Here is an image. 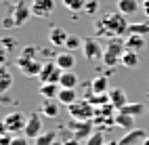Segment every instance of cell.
<instances>
[{"label":"cell","mask_w":149,"mask_h":145,"mask_svg":"<svg viewBox=\"0 0 149 145\" xmlns=\"http://www.w3.org/2000/svg\"><path fill=\"white\" fill-rule=\"evenodd\" d=\"M128 27L130 23L126 21V17L122 13H109V15H103L97 19L95 23V36L101 38V36H107V38H118V36H124L128 34Z\"/></svg>","instance_id":"obj_1"},{"label":"cell","mask_w":149,"mask_h":145,"mask_svg":"<svg viewBox=\"0 0 149 145\" xmlns=\"http://www.w3.org/2000/svg\"><path fill=\"white\" fill-rule=\"evenodd\" d=\"M32 17V11H29V4H25L23 0H17L13 2L11 11L6 13V17L2 19V27L4 30H13V27H21L27 19Z\"/></svg>","instance_id":"obj_2"},{"label":"cell","mask_w":149,"mask_h":145,"mask_svg":"<svg viewBox=\"0 0 149 145\" xmlns=\"http://www.w3.org/2000/svg\"><path fill=\"white\" fill-rule=\"evenodd\" d=\"M67 114H69V118L72 120H95V114H97V107L88 101V99H78L76 103H72L67 107Z\"/></svg>","instance_id":"obj_3"},{"label":"cell","mask_w":149,"mask_h":145,"mask_svg":"<svg viewBox=\"0 0 149 145\" xmlns=\"http://www.w3.org/2000/svg\"><path fill=\"white\" fill-rule=\"evenodd\" d=\"M126 53V46L120 40H111L107 44L105 53H103V63L105 67H116L118 63H122V55Z\"/></svg>","instance_id":"obj_4"},{"label":"cell","mask_w":149,"mask_h":145,"mask_svg":"<svg viewBox=\"0 0 149 145\" xmlns=\"http://www.w3.org/2000/svg\"><path fill=\"white\" fill-rule=\"evenodd\" d=\"M15 63L21 70V74H25V76H40L42 65H44V63H40L38 57H27V55H19Z\"/></svg>","instance_id":"obj_5"},{"label":"cell","mask_w":149,"mask_h":145,"mask_svg":"<svg viewBox=\"0 0 149 145\" xmlns=\"http://www.w3.org/2000/svg\"><path fill=\"white\" fill-rule=\"evenodd\" d=\"M61 76H63V72L57 67L55 59H51V61H44L42 72H40V76H38V78H40L42 84H59Z\"/></svg>","instance_id":"obj_6"},{"label":"cell","mask_w":149,"mask_h":145,"mask_svg":"<svg viewBox=\"0 0 149 145\" xmlns=\"http://www.w3.org/2000/svg\"><path fill=\"white\" fill-rule=\"evenodd\" d=\"M2 120H4V126L11 135H21V130H25V124H27V118L21 112H11Z\"/></svg>","instance_id":"obj_7"},{"label":"cell","mask_w":149,"mask_h":145,"mask_svg":"<svg viewBox=\"0 0 149 145\" xmlns=\"http://www.w3.org/2000/svg\"><path fill=\"white\" fill-rule=\"evenodd\" d=\"M29 11H32V17L48 19L55 11V0H32L29 2Z\"/></svg>","instance_id":"obj_8"},{"label":"cell","mask_w":149,"mask_h":145,"mask_svg":"<svg viewBox=\"0 0 149 145\" xmlns=\"http://www.w3.org/2000/svg\"><path fill=\"white\" fill-rule=\"evenodd\" d=\"M82 53L88 61H99V59H103V46L99 44L97 38H84V42H82Z\"/></svg>","instance_id":"obj_9"},{"label":"cell","mask_w":149,"mask_h":145,"mask_svg":"<svg viewBox=\"0 0 149 145\" xmlns=\"http://www.w3.org/2000/svg\"><path fill=\"white\" fill-rule=\"evenodd\" d=\"M69 126H72V130H74V139H78V141H86L95 132L93 130V126H95L93 120L82 122V120H72V118H69Z\"/></svg>","instance_id":"obj_10"},{"label":"cell","mask_w":149,"mask_h":145,"mask_svg":"<svg viewBox=\"0 0 149 145\" xmlns=\"http://www.w3.org/2000/svg\"><path fill=\"white\" fill-rule=\"evenodd\" d=\"M23 135H25L27 139H38L42 135V120H40V116H38V112L27 118V124H25Z\"/></svg>","instance_id":"obj_11"},{"label":"cell","mask_w":149,"mask_h":145,"mask_svg":"<svg viewBox=\"0 0 149 145\" xmlns=\"http://www.w3.org/2000/svg\"><path fill=\"white\" fill-rule=\"evenodd\" d=\"M55 63L61 72H72L76 67V57L72 51H63V53H57L55 55Z\"/></svg>","instance_id":"obj_12"},{"label":"cell","mask_w":149,"mask_h":145,"mask_svg":"<svg viewBox=\"0 0 149 145\" xmlns=\"http://www.w3.org/2000/svg\"><path fill=\"white\" fill-rule=\"evenodd\" d=\"M147 137L149 135L145 132V128H132L126 135H122V139H118V141H120V145H139V143H143Z\"/></svg>","instance_id":"obj_13"},{"label":"cell","mask_w":149,"mask_h":145,"mask_svg":"<svg viewBox=\"0 0 149 145\" xmlns=\"http://www.w3.org/2000/svg\"><path fill=\"white\" fill-rule=\"evenodd\" d=\"M109 103L113 105V107L120 112L124 105H128V95L122 86H113V89H109Z\"/></svg>","instance_id":"obj_14"},{"label":"cell","mask_w":149,"mask_h":145,"mask_svg":"<svg viewBox=\"0 0 149 145\" xmlns=\"http://www.w3.org/2000/svg\"><path fill=\"white\" fill-rule=\"evenodd\" d=\"M67 38H69V34L65 32V27H61V25H53L51 32H48V42H51L53 48L55 46H65Z\"/></svg>","instance_id":"obj_15"},{"label":"cell","mask_w":149,"mask_h":145,"mask_svg":"<svg viewBox=\"0 0 149 145\" xmlns=\"http://www.w3.org/2000/svg\"><path fill=\"white\" fill-rule=\"evenodd\" d=\"M116 8H118V13H122L124 17H128V15L139 13L141 4H139V0H118V2H116Z\"/></svg>","instance_id":"obj_16"},{"label":"cell","mask_w":149,"mask_h":145,"mask_svg":"<svg viewBox=\"0 0 149 145\" xmlns=\"http://www.w3.org/2000/svg\"><path fill=\"white\" fill-rule=\"evenodd\" d=\"M91 89H93L95 95H105V93H109V78H107V76H103V74L95 76L93 82H91Z\"/></svg>","instance_id":"obj_17"},{"label":"cell","mask_w":149,"mask_h":145,"mask_svg":"<svg viewBox=\"0 0 149 145\" xmlns=\"http://www.w3.org/2000/svg\"><path fill=\"white\" fill-rule=\"evenodd\" d=\"M11 86H13V74L4 65V67H0V97L11 91Z\"/></svg>","instance_id":"obj_18"},{"label":"cell","mask_w":149,"mask_h":145,"mask_svg":"<svg viewBox=\"0 0 149 145\" xmlns=\"http://www.w3.org/2000/svg\"><path fill=\"white\" fill-rule=\"evenodd\" d=\"M59 101H55V99H44V103L40 105V112H42V116L44 118H57L59 116Z\"/></svg>","instance_id":"obj_19"},{"label":"cell","mask_w":149,"mask_h":145,"mask_svg":"<svg viewBox=\"0 0 149 145\" xmlns=\"http://www.w3.org/2000/svg\"><path fill=\"white\" fill-rule=\"evenodd\" d=\"M145 36H136V34H128V38H126V42H124V46H126V51H134V53H139L141 48H145Z\"/></svg>","instance_id":"obj_20"},{"label":"cell","mask_w":149,"mask_h":145,"mask_svg":"<svg viewBox=\"0 0 149 145\" xmlns=\"http://www.w3.org/2000/svg\"><path fill=\"white\" fill-rule=\"evenodd\" d=\"M57 101L61 103V105H65V107H69L72 103L78 101V93H76V89H61V91H59Z\"/></svg>","instance_id":"obj_21"},{"label":"cell","mask_w":149,"mask_h":145,"mask_svg":"<svg viewBox=\"0 0 149 145\" xmlns=\"http://www.w3.org/2000/svg\"><path fill=\"white\" fill-rule=\"evenodd\" d=\"M78 82H80V78H78V74L72 70V72H63L61 80H59V86H61V89H76Z\"/></svg>","instance_id":"obj_22"},{"label":"cell","mask_w":149,"mask_h":145,"mask_svg":"<svg viewBox=\"0 0 149 145\" xmlns=\"http://www.w3.org/2000/svg\"><path fill=\"white\" fill-rule=\"evenodd\" d=\"M116 126H120V128H124V130L128 132V130L134 128V118H132V116H128V114L118 112V114H116Z\"/></svg>","instance_id":"obj_23"},{"label":"cell","mask_w":149,"mask_h":145,"mask_svg":"<svg viewBox=\"0 0 149 145\" xmlns=\"http://www.w3.org/2000/svg\"><path fill=\"white\" fill-rule=\"evenodd\" d=\"M59 91H61V86H59V84H40L38 95H42L44 99H57Z\"/></svg>","instance_id":"obj_24"},{"label":"cell","mask_w":149,"mask_h":145,"mask_svg":"<svg viewBox=\"0 0 149 145\" xmlns=\"http://www.w3.org/2000/svg\"><path fill=\"white\" fill-rule=\"evenodd\" d=\"M139 63H141V57H139V53L126 51V53L122 55V65L128 67V70H134V67H139Z\"/></svg>","instance_id":"obj_25"},{"label":"cell","mask_w":149,"mask_h":145,"mask_svg":"<svg viewBox=\"0 0 149 145\" xmlns=\"http://www.w3.org/2000/svg\"><path fill=\"white\" fill-rule=\"evenodd\" d=\"M122 114H128V116H141L143 112H145V105L143 103H128V105H124V107L120 109Z\"/></svg>","instance_id":"obj_26"},{"label":"cell","mask_w":149,"mask_h":145,"mask_svg":"<svg viewBox=\"0 0 149 145\" xmlns=\"http://www.w3.org/2000/svg\"><path fill=\"white\" fill-rule=\"evenodd\" d=\"M61 4L67 8V11H84L86 0H61Z\"/></svg>","instance_id":"obj_27"},{"label":"cell","mask_w":149,"mask_h":145,"mask_svg":"<svg viewBox=\"0 0 149 145\" xmlns=\"http://www.w3.org/2000/svg\"><path fill=\"white\" fill-rule=\"evenodd\" d=\"M128 34H136V36H147L149 34V23H130Z\"/></svg>","instance_id":"obj_28"},{"label":"cell","mask_w":149,"mask_h":145,"mask_svg":"<svg viewBox=\"0 0 149 145\" xmlns=\"http://www.w3.org/2000/svg\"><path fill=\"white\" fill-rule=\"evenodd\" d=\"M55 141H57L55 132H42L38 139H34V145H53Z\"/></svg>","instance_id":"obj_29"},{"label":"cell","mask_w":149,"mask_h":145,"mask_svg":"<svg viewBox=\"0 0 149 145\" xmlns=\"http://www.w3.org/2000/svg\"><path fill=\"white\" fill-rule=\"evenodd\" d=\"M105 143H107V141H105V137H103L101 130H95L91 137L84 141V145H105Z\"/></svg>","instance_id":"obj_30"},{"label":"cell","mask_w":149,"mask_h":145,"mask_svg":"<svg viewBox=\"0 0 149 145\" xmlns=\"http://www.w3.org/2000/svg\"><path fill=\"white\" fill-rule=\"evenodd\" d=\"M82 42H84L82 38H78V36H74V34H72V36L67 38V42H65V48H67V51H72V53H74L76 48H82Z\"/></svg>","instance_id":"obj_31"},{"label":"cell","mask_w":149,"mask_h":145,"mask_svg":"<svg viewBox=\"0 0 149 145\" xmlns=\"http://www.w3.org/2000/svg\"><path fill=\"white\" fill-rule=\"evenodd\" d=\"M97 11H99V0H86L84 13H86V15H95Z\"/></svg>","instance_id":"obj_32"},{"label":"cell","mask_w":149,"mask_h":145,"mask_svg":"<svg viewBox=\"0 0 149 145\" xmlns=\"http://www.w3.org/2000/svg\"><path fill=\"white\" fill-rule=\"evenodd\" d=\"M11 145H29V139L25 137V135H15Z\"/></svg>","instance_id":"obj_33"},{"label":"cell","mask_w":149,"mask_h":145,"mask_svg":"<svg viewBox=\"0 0 149 145\" xmlns=\"http://www.w3.org/2000/svg\"><path fill=\"white\" fill-rule=\"evenodd\" d=\"M0 44L6 46V51H13L15 44H17V40H15V38H2V42H0Z\"/></svg>","instance_id":"obj_34"},{"label":"cell","mask_w":149,"mask_h":145,"mask_svg":"<svg viewBox=\"0 0 149 145\" xmlns=\"http://www.w3.org/2000/svg\"><path fill=\"white\" fill-rule=\"evenodd\" d=\"M13 137H15V135H11V132L2 135V137H0V145H11L13 143Z\"/></svg>","instance_id":"obj_35"},{"label":"cell","mask_w":149,"mask_h":145,"mask_svg":"<svg viewBox=\"0 0 149 145\" xmlns=\"http://www.w3.org/2000/svg\"><path fill=\"white\" fill-rule=\"evenodd\" d=\"M141 11L147 15V19H149V0H143L141 2Z\"/></svg>","instance_id":"obj_36"},{"label":"cell","mask_w":149,"mask_h":145,"mask_svg":"<svg viewBox=\"0 0 149 145\" xmlns=\"http://www.w3.org/2000/svg\"><path fill=\"white\" fill-rule=\"evenodd\" d=\"M4 65H6V53L0 51V67H4Z\"/></svg>","instance_id":"obj_37"},{"label":"cell","mask_w":149,"mask_h":145,"mask_svg":"<svg viewBox=\"0 0 149 145\" xmlns=\"http://www.w3.org/2000/svg\"><path fill=\"white\" fill-rule=\"evenodd\" d=\"M63 145H80V141H78V139H65Z\"/></svg>","instance_id":"obj_38"},{"label":"cell","mask_w":149,"mask_h":145,"mask_svg":"<svg viewBox=\"0 0 149 145\" xmlns=\"http://www.w3.org/2000/svg\"><path fill=\"white\" fill-rule=\"evenodd\" d=\"M8 130H6V126H4V120H0V137H2V135H6Z\"/></svg>","instance_id":"obj_39"},{"label":"cell","mask_w":149,"mask_h":145,"mask_svg":"<svg viewBox=\"0 0 149 145\" xmlns=\"http://www.w3.org/2000/svg\"><path fill=\"white\" fill-rule=\"evenodd\" d=\"M105 145H120V141H107Z\"/></svg>","instance_id":"obj_40"},{"label":"cell","mask_w":149,"mask_h":145,"mask_svg":"<svg viewBox=\"0 0 149 145\" xmlns=\"http://www.w3.org/2000/svg\"><path fill=\"white\" fill-rule=\"evenodd\" d=\"M141 145H149V137H147V139H145V141H143Z\"/></svg>","instance_id":"obj_41"},{"label":"cell","mask_w":149,"mask_h":145,"mask_svg":"<svg viewBox=\"0 0 149 145\" xmlns=\"http://www.w3.org/2000/svg\"><path fill=\"white\" fill-rule=\"evenodd\" d=\"M0 2H2V0H0Z\"/></svg>","instance_id":"obj_42"}]
</instances>
